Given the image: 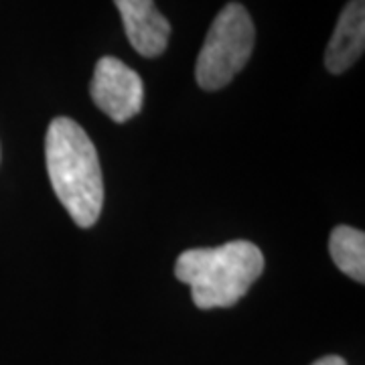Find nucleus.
Returning <instances> with one entry per match:
<instances>
[{"label":"nucleus","mask_w":365,"mask_h":365,"mask_svg":"<svg viewBox=\"0 0 365 365\" xmlns=\"http://www.w3.org/2000/svg\"><path fill=\"white\" fill-rule=\"evenodd\" d=\"M45 158L53 191L79 227H91L104 205L98 150L76 120L59 116L45 136Z\"/></svg>","instance_id":"f257e3e1"},{"label":"nucleus","mask_w":365,"mask_h":365,"mask_svg":"<svg viewBox=\"0 0 365 365\" xmlns=\"http://www.w3.org/2000/svg\"><path fill=\"white\" fill-rule=\"evenodd\" d=\"M264 270V254L246 240H234L217 248L182 252L175 264V276L191 287L195 307L225 309L246 297Z\"/></svg>","instance_id":"f03ea898"},{"label":"nucleus","mask_w":365,"mask_h":365,"mask_svg":"<svg viewBox=\"0 0 365 365\" xmlns=\"http://www.w3.org/2000/svg\"><path fill=\"white\" fill-rule=\"evenodd\" d=\"M256 29L237 2L225 4L209 26L195 63L197 83L207 91L225 88L246 67L254 51Z\"/></svg>","instance_id":"7ed1b4c3"},{"label":"nucleus","mask_w":365,"mask_h":365,"mask_svg":"<svg viewBox=\"0 0 365 365\" xmlns=\"http://www.w3.org/2000/svg\"><path fill=\"white\" fill-rule=\"evenodd\" d=\"M90 93L93 104L118 124L128 122L143 110V79L116 57H102L96 63Z\"/></svg>","instance_id":"20e7f679"},{"label":"nucleus","mask_w":365,"mask_h":365,"mask_svg":"<svg viewBox=\"0 0 365 365\" xmlns=\"http://www.w3.org/2000/svg\"><path fill=\"white\" fill-rule=\"evenodd\" d=\"M126 37L144 57H158L169 43V21L158 13L155 0H114Z\"/></svg>","instance_id":"39448f33"},{"label":"nucleus","mask_w":365,"mask_h":365,"mask_svg":"<svg viewBox=\"0 0 365 365\" xmlns=\"http://www.w3.org/2000/svg\"><path fill=\"white\" fill-rule=\"evenodd\" d=\"M365 47V0H351L339 14L333 37L327 45L325 66L339 76L364 55Z\"/></svg>","instance_id":"423d86ee"},{"label":"nucleus","mask_w":365,"mask_h":365,"mask_svg":"<svg viewBox=\"0 0 365 365\" xmlns=\"http://www.w3.org/2000/svg\"><path fill=\"white\" fill-rule=\"evenodd\" d=\"M329 252L335 266L351 280L365 282V234L349 225H337L329 237Z\"/></svg>","instance_id":"0eeeda50"},{"label":"nucleus","mask_w":365,"mask_h":365,"mask_svg":"<svg viewBox=\"0 0 365 365\" xmlns=\"http://www.w3.org/2000/svg\"><path fill=\"white\" fill-rule=\"evenodd\" d=\"M311 365H347V361H345L343 357H339V355H325V357L317 359V361Z\"/></svg>","instance_id":"6e6552de"}]
</instances>
